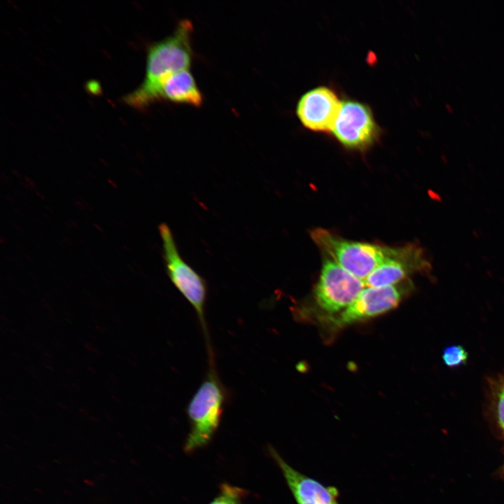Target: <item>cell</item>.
Wrapping results in <instances>:
<instances>
[{
  "label": "cell",
  "instance_id": "13",
  "mask_svg": "<svg viewBox=\"0 0 504 504\" xmlns=\"http://www.w3.org/2000/svg\"><path fill=\"white\" fill-rule=\"evenodd\" d=\"M468 354L461 345L447 347L442 354L444 363L449 368H456L465 363Z\"/></svg>",
  "mask_w": 504,
  "mask_h": 504
},
{
  "label": "cell",
  "instance_id": "7",
  "mask_svg": "<svg viewBox=\"0 0 504 504\" xmlns=\"http://www.w3.org/2000/svg\"><path fill=\"white\" fill-rule=\"evenodd\" d=\"M431 269L424 252L414 244L393 248L388 258L379 264L364 280L368 287L393 286L415 272Z\"/></svg>",
  "mask_w": 504,
  "mask_h": 504
},
{
  "label": "cell",
  "instance_id": "6",
  "mask_svg": "<svg viewBox=\"0 0 504 504\" xmlns=\"http://www.w3.org/2000/svg\"><path fill=\"white\" fill-rule=\"evenodd\" d=\"M331 132L342 146L363 149L378 138L380 128L368 105L359 101L346 99L342 102Z\"/></svg>",
  "mask_w": 504,
  "mask_h": 504
},
{
  "label": "cell",
  "instance_id": "1",
  "mask_svg": "<svg viewBox=\"0 0 504 504\" xmlns=\"http://www.w3.org/2000/svg\"><path fill=\"white\" fill-rule=\"evenodd\" d=\"M192 33V23L183 19L172 34L148 46L144 81L123 97L125 102L141 109L159 101L162 82L171 74L190 69L193 59Z\"/></svg>",
  "mask_w": 504,
  "mask_h": 504
},
{
  "label": "cell",
  "instance_id": "4",
  "mask_svg": "<svg viewBox=\"0 0 504 504\" xmlns=\"http://www.w3.org/2000/svg\"><path fill=\"white\" fill-rule=\"evenodd\" d=\"M311 235L314 241L331 260L363 281L389 257L393 248L347 241L323 229L314 230Z\"/></svg>",
  "mask_w": 504,
  "mask_h": 504
},
{
  "label": "cell",
  "instance_id": "3",
  "mask_svg": "<svg viewBox=\"0 0 504 504\" xmlns=\"http://www.w3.org/2000/svg\"><path fill=\"white\" fill-rule=\"evenodd\" d=\"M162 255L167 276L174 286L195 309L202 328L208 351H211L205 319V304L207 297L206 280L188 265L181 255L173 233L166 223L159 226Z\"/></svg>",
  "mask_w": 504,
  "mask_h": 504
},
{
  "label": "cell",
  "instance_id": "9",
  "mask_svg": "<svg viewBox=\"0 0 504 504\" xmlns=\"http://www.w3.org/2000/svg\"><path fill=\"white\" fill-rule=\"evenodd\" d=\"M401 286L365 288L355 301L335 318V323L338 326L350 324L396 308L405 290Z\"/></svg>",
  "mask_w": 504,
  "mask_h": 504
},
{
  "label": "cell",
  "instance_id": "5",
  "mask_svg": "<svg viewBox=\"0 0 504 504\" xmlns=\"http://www.w3.org/2000/svg\"><path fill=\"white\" fill-rule=\"evenodd\" d=\"M365 286L363 280L351 274L332 260H326L315 288V299L323 311L334 314L352 304Z\"/></svg>",
  "mask_w": 504,
  "mask_h": 504
},
{
  "label": "cell",
  "instance_id": "8",
  "mask_svg": "<svg viewBox=\"0 0 504 504\" xmlns=\"http://www.w3.org/2000/svg\"><path fill=\"white\" fill-rule=\"evenodd\" d=\"M342 102L330 88L318 86L304 93L296 106V115L307 129L317 132H332Z\"/></svg>",
  "mask_w": 504,
  "mask_h": 504
},
{
  "label": "cell",
  "instance_id": "11",
  "mask_svg": "<svg viewBox=\"0 0 504 504\" xmlns=\"http://www.w3.org/2000/svg\"><path fill=\"white\" fill-rule=\"evenodd\" d=\"M162 100L200 107L204 97L190 69H184L171 74L162 82L159 101Z\"/></svg>",
  "mask_w": 504,
  "mask_h": 504
},
{
  "label": "cell",
  "instance_id": "10",
  "mask_svg": "<svg viewBox=\"0 0 504 504\" xmlns=\"http://www.w3.org/2000/svg\"><path fill=\"white\" fill-rule=\"evenodd\" d=\"M269 450L298 504H339V491L336 487L325 486L296 470L272 447H270Z\"/></svg>",
  "mask_w": 504,
  "mask_h": 504
},
{
  "label": "cell",
  "instance_id": "2",
  "mask_svg": "<svg viewBox=\"0 0 504 504\" xmlns=\"http://www.w3.org/2000/svg\"><path fill=\"white\" fill-rule=\"evenodd\" d=\"M214 357L208 371L187 407L190 431L184 449L191 452L206 444L216 431L227 398V391L216 370Z\"/></svg>",
  "mask_w": 504,
  "mask_h": 504
},
{
  "label": "cell",
  "instance_id": "14",
  "mask_svg": "<svg viewBox=\"0 0 504 504\" xmlns=\"http://www.w3.org/2000/svg\"><path fill=\"white\" fill-rule=\"evenodd\" d=\"M496 392L498 419L500 426L504 430V375L498 380Z\"/></svg>",
  "mask_w": 504,
  "mask_h": 504
},
{
  "label": "cell",
  "instance_id": "12",
  "mask_svg": "<svg viewBox=\"0 0 504 504\" xmlns=\"http://www.w3.org/2000/svg\"><path fill=\"white\" fill-rule=\"evenodd\" d=\"M246 491L229 484H223L218 495L209 504H242Z\"/></svg>",
  "mask_w": 504,
  "mask_h": 504
}]
</instances>
